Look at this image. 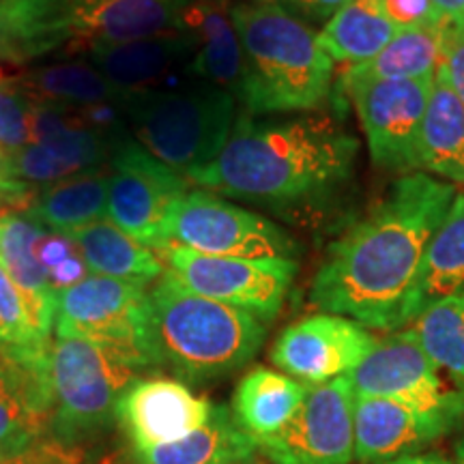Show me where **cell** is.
I'll use <instances>...</instances> for the list:
<instances>
[{"instance_id":"obj_38","label":"cell","mask_w":464,"mask_h":464,"mask_svg":"<svg viewBox=\"0 0 464 464\" xmlns=\"http://www.w3.org/2000/svg\"><path fill=\"white\" fill-rule=\"evenodd\" d=\"M443 67L448 72L451 89L464 106V28H450L445 24Z\"/></svg>"},{"instance_id":"obj_4","label":"cell","mask_w":464,"mask_h":464,"mask_svg":"<svg viewBox=\"0 0 464 464\" xmlns=\"http://www.w3.org/2000/svg\"><path fill=\"white\" fill-rule=\"evenodd\" d=\"M149 304L158 365L185 381L207 382L237 372L266 338L260 318L202 297L168 269L150 284Z\"/></svg>"},{"instance_id":"obj_10","label":"cell","mask_w":464,"mask_h":464,"mask_svg":"<svg viewBox=\"0 0 464 464\" xmlns=\"http://www.w3.org/2000/svg\"><path fill=\"white\" fill-rule=\"evenodd\" d=\"M158 254L189 290L246 310L265 324L280 314L297 276V263L290 258L207 256L181 246H168Z\"/></svg>"},{"instance_id":"obj_39","label":"cell","mask_w":464,"mask_h":464,"mask_svg":"<svg viewBox=\"0 0 464 464\" xmlns=\"http://www.w3.org/2000/svg\"><path fill=\"white\" fill-rule=\"evenodd\" d=\"M307 24H324L351 0H271Z\"/></svg>"},{"instance_id":"obj_37","label":"cell","mask_w":464,"mask_h":464,"mask_svg":"<svg viewBox=\"0 0 464 464\" xmlns=\"http://www.w3.org/2000/svg\"><path fill=\"white\" fill-rule=\"evenodd\" d=\"M37 189L17 179L14 160L0 147V216L11 211H26L31 208Z\"/></svg>"},{"instance_id":"obj_31","label":"cell","mask_w":464,"mask_h":464,"mask_svg":"<svg viewBox=\"0 0 464 464\" xmlns=\"http://www.w3.org/2000/svg\"><path fill=\"white\" fill-rule=\"evenodd\" d=\"M69 0H0V58L28 63L56 50L54 28Z\"/></svg>"},{"instance_id":"obj_40","label":"cell","mask_w":464,"mask_h":464,"mask_svg":"<svg viewBox=\"0 0 464 464\" xmlns=\"http://www.w3.org/2000/svg\"><path fill=\"white\" fill-rule=\"evenodd\" d=\"M450 28H464V0H432Z\"/></svg>"},{"instance_id":"obj_41","label":"cell","mask_w":464,"mask_h":464,"mask_svg":"<svg viewBox=\"0 0 464 464\" xmlns=\"http://www.w3.org/2000/svg\"><path fill=\"white\" fill-rule=\"evenodd\" d=\"M376 464H454L450 456L440 454V451H415V454H404L392 460H382Z\"/></svg>"},{"instance_id":"obj_14","label":"cell","mask_w":464,"mask_h":464,"mask_svg":"<svg viewBox=\"0 0 464 464\" xmlns=\"http://www.w3.org/2000/svg\"><path fill=\"white\" fill-rule=\"evenodd\" d=\"M376 342L370 329L351 318L321 312L284 329L269 357L284 374L314 387L351 376Z\"/></svg>"},{"instance_id":"obj_11","label":"cell","mask_w":464,"mask_h":464,"mask_svg":"<svg viewBox=\"0 0 464 464\" xmlns=\"http://www.w3.org/2000/svg\"><path fill=\"white\" fill-rule=\"evenodd\" d=\"M437 75V73H434ZM432 80H355L340 75L363 127L370 160L387 172L420 170V133Z\"/></svg>"},{"instance_id":"obj_6","label":"cell","mask_w":464,"mask_h":464,"mask_svg":"<svg viewBox=\"0 0 464 464\" xmlns=\"http://www.w3.org/2000/svg\"><path fill=\"white\" fill-rule=\"evenodd\" d=\"M140 370L108 348L56 335L48 351L50 434L78 445L116 420V406Z\"/></svg>"},{"instance_id":"obj_36","label":"cell","mask_w":464,"mask_h":464,"mask_svg":"<svg viewBox=\"0 0 464 464\" xmlns=\"http://www.w3.org/2000/svg\"><path fill=\"white\" fill-rule=\"evenodd\" d=\"M382 14L402 28L421 26H443V17L432 5V0H379Z\"/></svg>"},{"instance_id":"obj_42","label":"cell","mask_w":464,"mask_h":464,"mask_svg":"<svg viewBox=\"0 0 464 464\" xmlns=\"http://www.w3.org/2000/svg\"><path fill=\"white\" fill-rule=\"evenodd\" d=\"M451 462H454V464H464V434H462V439L456 443L454 458H451Z\"/></svg>"},{"instance_id":"obj_34","label":"cell","mask_w":464,"mask_h":464,"mask_svg":"<svg viewBox=\"0 0 464 464\" xmlns=\"http://www.w3.org/2000/svg\"><path fill=\"white\" fill-rule=\"evenodd\" d=\"M34 102L15 82V78L0 80V147L15 155L31 142V114Z\"/></svg>"},{"instance_id":"obj_29","label":"cell","mask_w":464,"mask_h":464,"mask_svg":"<svg viewBox=\"0 0 464 464\" xmlns=\"http://www.w3.org/2000/svg\"><path fill=\"white\" fill-rule=\"evenodd\" d=\"M110 170H95L63 179L39 188L28 211H33L50 230L72 232L97 222L108 213Z\"/></svg>"},{"instance_id":"obj_5","label":"cell","mask_w":464,"mask_h":464,"mask_svg":"<svg viewBox=\"0 0 464 464\" xmlns=\"http://www.w3.org/2000/svg\"><path fill=\"white\" fill-rule=\"evenodd\" d=\"M235 103L228 91L188 75L131 92L121 112L133 140L188 179L222 153L235 125Z\"/></svg>"},{"instance_id":"obj_17","label":"cell","mask_w":464,"mask_h":464,"mask_svg":"<svg viewBox=\"0 0 464 464\" xmlns=\"http://www.w3.org/2000/svg\"><path fill=\"white\" fill-rule=\"evenodd\" d=\"M86 54L116 89L131 95L191 75L196 39L185 31H170L136 42L102 45Z\"/></svg>"},{"instance_id":"obj_18","label":"cell","mask_w":464,"mask_h":464,"mask_svg":"<svg viewBox=\"0 0 464 464\" xmlns=\"http://www.w3.org/2000/svg\"><path fill=\"white\" fill-rule=\"evenodd\" d=\"M451 430L450 423L396 400L355 393V460L359 464L423 451Z\"/></svg>"},{"instance_id":"obj_33","label":"cell","mask_w":464,"mask_h":464,"mask_svg":"<svg viewBox=\"0 0 464 464\" xmlns=\"http://www.w3.org/2000/svg\"><path fill=\"white\" fill-rule=\"evenodd\" d=\"M50 342L34 324L20 288L0 265V362L44 355Z\"/></svg>"},{"instance_id":"obj_13","label":"cell","mask_w":464,"mask_h":464,"mask_svg":"<svg viewBox=\"0 0 464 464\" xmlns=\"http://www.w3.org/2000/svg\"><path fill=\"white\" fill-rule=\"evenodd\" d=\"M274 464L355 462V390L348 376L314 385L280 432L256 440Z\"/></svg>"},{"instance_id":"obj_27","label":"cell","mask_w":464,"mask_h":464,"mask_svg":"<svg viewBox=\"0 0 464 464\" xmlns=\"http://www.w3.org/2000/svg\"><path fill=\"white\" fill-rule=\"evenodd\" d=\"M33 102L67 108L123 106L127 92L119 91L92 63H52L14 75Z\"/></svg>"},{"instance_id":"obj_26","label":"cell","mask_w":464,"mask_h":464,"mask_svg":"<svg viewBox=\"0 0 464 464\" xmlns=\"http://www.w3.org/2000/svg\"><path fill=\"white\" fill-rule=\"evenodd\" d=\"M464 290V191H458L450 213L434 232L423 254L413 297L409 304V324L428 305Z\"/></svg>"},{"instance_id":"obj_21","label":"cell","mask_w":464,"mask_h":464,"mask_svg":"<svg viewBox=\"0 0 464 464\" xmlns=\"http://www.w3.org/2000/svg\"><path fill=\"white\" fill-rule=\"evenodd\" d=\"M48 230L33 211H11L0 216V265L26 299L33 321L45 338L54 329L56 290L37 258V241Z\"/></svg>"},{"instance_id":"obj_22","label":"cell","mask_w":464,"mask_h":464,"mask_svg":"<svg viewBox=\"0 0 464 464\" xmlns=\"http://www.w3.org/2000/svg\"><path fill=\"white\" fill-rule=\"evenodd\" d=\"M310 387L276 370H249L232 396V417L249 437L263 440L274 437L297 415Z\"/></svg>"},{"instance_id":"obj_1","label":"cell","mask_w":464,"mask_h":464,"mask_svg":"<svg viewBox=\"0 0 464 464\" xmlns=\"http://www.w3.org/2000/svg\"><path fill=\"white\" fill-rule=\"evenodd\" d=\"M456 194L454 183L426 172L400 177L362 222L329 246L312 280V304L365 329L406 327L423 254Z\"/></svg>"},{"instance_id":"obj_8","label":"cell","mask_w":464,"mask_h":464,"mask_svg":"<svg viewBox=\"0 0 464 464\" xmlns=\"http://www.w3.org/2000/svg\"><path fill=\"white\" fill-rule=\"evenodd\" d=\"M168 246L228 258L293 260L299 254V243L280 224L208 189H191L174 205L164 228Z\"/></svg>"},{"instance_id":"obj_35","label":"cell","mask_w":464,"mask_h":464,"mask_svg":"<svg viewBox=\"0 0 464 464\" xmlns=\"http://www.w3.org/2000/svg\"><path fill=\"white\" fill-rule=\"evenodd\" d=\"M0 464H84V450L56 439L54 434H44L26 448L0 458Z\"/></svg>"},{"instance_id":"obj_12","label":"cell","mask_w":464,"mask_h":464,"mask_svg":"<svg viewBox=\"0 0 464 464\" xmlns=\"http://www.w3.org/2000/svg\"><path fill=\"white\" fill-rule=\"evenodd\" d=\"M108 170V219L138 243L160 252L168 218L191 183L155 160L131 136L119 144Z\"/></svg>"},{"instance_id":"obj_32","label":"cell","mask_w":464,"mask_h":464,"mask_svg":"<svg viewBox=\"0 0 464 464\" xmlns=\"http://www.w3.org/2000/svg\"><path fill=\"white\" fill-rule=\"evenodd\" d=\"M409 332L443 372L464 385V290L428 305Z\"/></svg>"},{"instance_id":"obj_30","label":"cell","mask_w":464,"mask_h":464,"mask_svg":"<svg viewBox=\"0 0 464 464\" xmlns=\"http://www.w3.org/2000/svg\"><path fill=\"white\" fill-rule=\"evenodd\" d=\"M443 26L402 28L372 61L351 65L344 78L355 80H432L443 61Z\"/></svg>"},{"instance_id":"obj_23","label":"cell","mask_w":464,"mask_h":464,"mask_svg":"<svg viewBox=\"0 0 464 464\" xmlns=\"http://www.w3.org/2000/svg\"><path fill=\"white\" fill-rule=\"evenodd\" d=\"M420 170L464 183V106L443 63L437 69L420 133Z\"/></svg>"},{"instance_id":"obj_9","label":"cell","mask_w":464,"mask_h":464,"mask_svg":"<svg viewBox=\"0 0 464 464\" xmlns=\"http://www.w3.org/2000/svg\"><path fill=\"white\" fill-rule=\"evenodd\" d=\"M357 396H379L458 428L464 421V385L439 368L409 329L376 342L348 376Z\"/></svg>"},{"instance_id":"obj_2","label":"cell","mask_w":464,"mask_h":464,"mask_svg":"<svg viewBox=\"0 0 464 464\" xmlns=\"http://www.w3.org/2000/svg\"><path fill=\"white\" fill-rule=\"evenodd\" d=\"M359 140L324 112L241 114L211 164L188 181L274 211H310L353 179Z\"/></svg>"},{"instance_id":"obj_24","label":"cell","mask_w":464,"mask_h":464,"mask_svg":"<svg viewBox=\"0 0 464 464\" xmlns=\"http://www.w3.org/2000/svg\"><path fill=\"white\" fill-rule=\"evenodd\" d=\"M67 235L80 249L92 276L150 286L166 271L164 260L155 249L138 243L108 218L75 228Z\"/></svg>"},{"instance_id":"obj_15","label":"cell","mask_w":464,"mask_h":464,"mask_svg":"<svg viewBox=\"0 0 464 464\" xmlns=\"http://www.w3.org/2000/svg\"><path fill=\"white\" fill-rule=\"evenodd\" d=\"M188 0H69L54 28L56 50L89 52L181 31Z\"/></svg>"},{"instance_id":"obj_20","label":"cell","mask_w":464,"mask_h":464,"mask_svg":"<svg viewBox=\"0 0 464 464\" xmlns=\"http://www.w3.org/2000/svg\"><path fill=\"white\" fill-rule=\"evenodd\" d=\"M230 0H188L181 11V31L196 39L191 75L239 95L243 52L232 24Z\"/></svg>"},{"instance_id":"obj_25","label":"cell","mask_w":464,"mask_h":464,"mask_svg":"<svg viewBox=\"0 0 464 464\" xmlns=\"http://www.w3.org/2000/svg\"><path fill=\"white\" fill-rule=\"evenodd\" d=\"M258 454L256 439L237 426L230 409L218 404L211 420L188 437L136 451L140 464H254Z\"/></svg>"},{"instance_id":"obj_16","label":"cell","mask_w":464,"mask_h":464,"mask_svg":"<svg viewBox=\"0 0 464 464\" xmlns=\"http://www.w3.org/2000/svg\"><path fill=\"white\" fill-rule=\"evenodd\" d=\"M216 404L181 381L136 379L116 406V421L136 451L172 443L211 420Z\"/></svg>"},{"instance_id":"obj_7","label":"cell","mask_w":464,"mask_h":464,"mask_svg":"<svg viewBox=\"0 0 464 464\" xmlns=\"http://www.w3.org/2000/svg\"><path fill=\"white\" fill-rule=\"evenodd\" d=\"M56 335L82 338L123 357L133 368H158L150 335L149 286L86 276L56 293Z\"/></svg>"},{"instance_id":"obj_28","label":"cell","mask_w":464,"mask_h":464,"mask_svg":"<svg viewBox=\"0 0 464 464\" xmlns=\"http://www.w3.org/2000/svg\"><path fill=\"white\" fill-rule=\"evenodd\" d=\"M398 33L400 28L382 14L379 0H351L324 22L318 42L334 63L362 65L381 54Z\"/></svg>"},{"instance_id":"obj_43","label":"cell","mask_w":464,"mask_h":464,"mask_svg":"<svg viewBox=\"0 0 464 464\" xmlns=\"http://www.w3.org/2000/svg\"><path fill=\"white\" fill-rule=\"evenodd\" d=\"M0 370H3V363H0Z\"/></svg>"},{"instance_id":"obj_19","label":"cell","mask_w":464,"mask_h":464,"mask_svg":"<svg viewBox=\"0 0 464 464\" xmlns=\"http://www.w3.org/2000/svg\"><path fill=\"white\" fill-rule=\"evenodd\" d=\"M0 363V458H5L50 434L48 353Z\"/></svg>"},{"instance_id":"obj_3","label":"cell","mask_w":464,"mask_h":464,"mask_svg":"<svg viewBox=\"0 0 464 464\" xmlns=\"http://www.w3.org/2000/svg\"><path fill=\"white\" fill-rule=\"evenodd\" d=\"M230 14L243 52V114L314 112L327 103L335 63L314 28L271 0H241Z\"/></svg>"}]
</instances>
